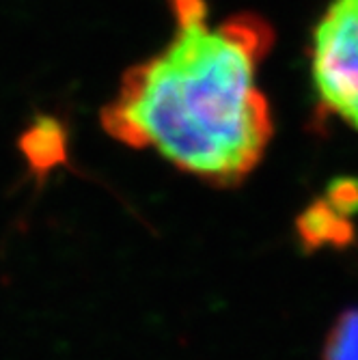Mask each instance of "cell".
Wrapping results in <instances>:
<instances>
[{
	"instance_id": "obj_1",
	"label": "cell",
	"mask_w": 358,
	"mask_h": 360,
	"mask_svg": "<svg viewBox=\"0 0 358 360\" xmlns=\"http://www.w3.org/2000/svg\"><path fill=\"white\" fill-rule=\"evenodd\" d=\"M169 44L129 70L102 110L106 132L155 149L179 171L238 186L262 162L272 117L257 84L270 26L252 15L212 22L203 0H171Z\"/></svg>"
},
{
	"instance_id": "obj_2",
	"label": "cell",
	"mask_w": 358,
	"mask_h": 360,
	"mask_svg": "<svg viewBox=\"0 0 358 360\" xmlns=\"http://www.w3.org/2000/svg\"><path fill=\"white\" fill-rule=\"evenodd\" d=\"M311 80L321 115L358 132V0H331L311 41Z\"/></svg>"
},
{
	"instance_id": "obj_3",
	"label": "cell",
	"mask_w": 358,
	"mask_h": 360,
	"mask_svg": "<svg viewBox=\"0 0 358 360\" xmlns=\"http://www.w3.org/2000/svg\"><path fill=\"white\" fill-rule=\"evenodd\" d=\"M22 155L32 175L44 177L68 158V136L65 127L54 117L41 115L32 121L18 141Z\"/></svg>"
},
{
	"instance_id": "obj_4",
	"label": "cell",
	"mask_w": 358,
	"mask_h": 360,
	"mask_svg": "<svg viewBox=\"0 0 358 360\" xmlns=\"http://www.w3.org/2000/svg\"><path fill=\"white\" fill-rule=\"evenodd\" d=\"M296 233L307 250L324 246H347L354 240V224L326 199H317L296 220Z\"/></svg>"
},
{
	"instance_id": "obj_5",
	"label": "cell",
	"mask_w": 358,
	"mask_h": 360,
	"mask_svg": "<svg viewBox=\"0 0 358 360\" xmlns=\"http://www.w3.org/2000/svg\"><path fill=\"white\" fill-rule=\"evenodd\" d=\"M324 360H358V309L337 319L324 345Z\"/></svg>"
},
{
	"instance_id": "obj_6",
	"label": "cell",
	"mask_w": 358,
	"mask_h": 360,
	"mask_svg": "<svg viewBox=\"0 0 358 360\" xmlns=\"http://www.w3.org/2000/svg\"><path fill=\"white\" fill-rule=\"evenodd\" d=\"M324 199H326L337 212L352 218L354 214H358V179H354V177L335 179L328 186Z\"/></svg>"
}]
</instances>
